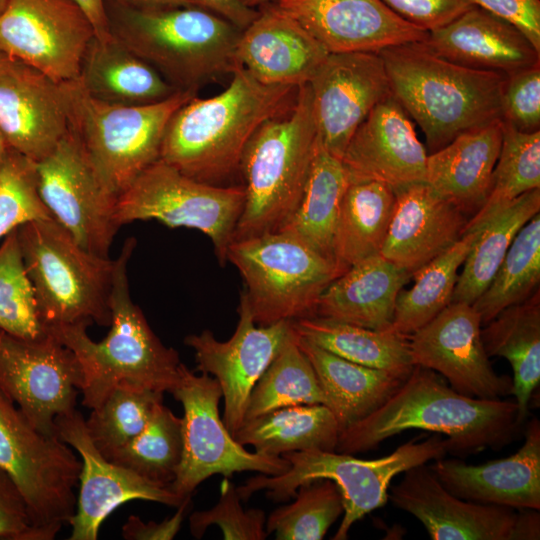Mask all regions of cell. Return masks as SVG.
Instances as JSON below:
<instances>
[{"label":"cell","instance_id":"obj_1","mask_svg":"<svg viewBox=\"0 0 540 540\" xmlns=\"http://www.w3.org/2000/svg\"><path fill=\"white\" fill-rule=\"evenodd\" d=\"M231 75L220 93L182 105L163 137L159 159L201 182L216 184L239 171L255 132L296 98L298 88L262 83L240 65Z\"/></svg>","mask_w":540,"mask_h":540},{"label":"cell","instance_id":"obj_2","mask_svg":"<svg viewBox=\"0 0 540 540\" xmlns=\"http://www.w3.org/2000/svg\"><path fill=\"white\" fill-rule=\"evenodd\" d=\"M518 426L515 401L463 395L435 371L415 365L382 406L340 432L335 451L365 452L405 430L421 429L445 435L448 452L463 455L507 444Z\"/></svg>","mask_w":540,"mask_h":540},{"label":"cell","instance_id":"obj_3","mask_svg":"<svg viewBox=\"0 0 540 540\" xmlns=\"http://www.w3.org/2000/svg\"><path fill=\"white\" fill-rule=\"evenodd\" d=\"M135 246V238H128L114 260L111 323L103 340H92L85 323L51 328L81 366L82 405L91 410L119 384L132 383L171 393L180 378L183 363L177 351L160 341L130 296L127 266Z\"/></svg>","mask_w":540,"mask_h":540},{"label":"cell","instance_id":"obj_4","mask_svg":"<svg viewBox=\"0 0 540 540\" xmlns=\"http://www.w3.org/2000/svg\"><path fill=\"white\" fill-rule=\"evenodd\" d=\"M379 54L392 95L417 122L433 152L463 132L501 119L507 75L458 65L420 42Z\"/></svg>","mask_w":540,"mask_h":540},{"label":"cell","instance_id":"obj_5","mask_svg":"<svg viewBox=\"0 0 540 540\" xmlns=\"http://www.w3.org/2000/svg\"><path fill=\"white\" fill-rule=\"evenodd\" d=\"M107 10L111 34L178 90H194L239 66V28L202 7Z\"/></svg>","mask_w":540,"mask_h":540},{"label":"cell","instance_id":"obj_6","mask_svg":"<svg viewBox=\"0 0 540 540\" xmlns=\"http://www.w3.org/2000/svg\"><path fill=\"white\" fill-rule=\"evenodd\" d=\"M316 144L311 90L304 84L291 108L260 126L244 150L239 171L245 202L233 240L275 231L291 215L302 196Z\"/></svg>","mask_w":540,"mask_h":540},{"label":"cell","instance_id":"obj_7","mask_svg":"<svg viewBox=\"0 0 540 540\" xmlns=\"http://www.w3.org/2000/svg\"><path fill=\"white\" fill-rule=\"evenodd\" d=\"M26 273L40 313L51 328L110 326L114 260L82 248L53 218L17 229Z\"/></svg>","mask_w":540,"mask_h":540},{"label":"cell","instance_id":"obj_8","mask_svg":"<svg viewBox=\"0 0 540 540\" xmlns=\"http://www.w3.org/2000/svg\"><path fill=\"white\" fill-rule=\"evenodd\" d=\"M69 128L77 136L105 188L118 198L152 163L173 114L197 96L179 90L143 105L106 103L91 97L79 80L70 82Z\"/></svg>","mask_w":540,"mask_h":540},{"label":"cell","instance_id":"obj_9","mask_svg":"<svg viewBox=\"0 0 540 540\" xmlns=\"http://www.w3.org/2000/svg\"><path fill=\"white\" fill-rule=\"evenodd\" d=\"M448 452L446 439L434 435L426 440H411L391 454L363 460L352 454L324 450L284 453L290 468L280 475H257L237 488L243 501L259 490L275 501L294 496L302 484L317 479H330L338 486L344 516L334 540H345L352 525L366 514L386 504L391 480L411 467L443 458Z\"/></svg>","mask_w":540,"mask_h":540},{"label":"cell","instance_id":"obj_10","mask_svg":"<svg viewBox=\"0 0 540 540\" xmlns=\"http://www.w3.org/2000/svg\"><path fill=\"white\" fill-rule=\"evenodd\" d=\"M226 259L239 270L242 293L261 326L315 316L321 294L341 275L335 263L277 230L233 240Z\"/></svg>","mask_w":540,"mask_h":540},{"label":"cell","instance_id":"obj_11","mask_svg":"<svg viewBox=\"0 0 540 540\" xmlns=\"http://www.w3.org/2000/svg\"><path fill=\"white\" fill-rule=\"evenodd\" d=\"M0 467L22 493L31 521L52 540L75 513L82 462L56 435L38 430L0 393Z\"/></svg>","mask_w":540,"mask_h":540},{"label":"cell","instance_id":"obj_12","mask_svg":"<svg viewBox=\"0 0 540 540\" xmlns=\"http://www.w3.org/2000/svg\"><path fill=\"white\" fill-rule=\"evenodd\" d=\"M245 202L243 185L223 187L195 180L158 159L118 196L115 221L156 220L170 228L199 230L211 240L221 265Z\"/></svg>","mask_w":540,"mask_h":540},{"label":"cell","instance_id":"obj_13","mask_svg":"<svg viewBox=\"0 0 540 540\" xmlns=\"http://www.w3.org/2000/svg\"><path fill=\"white\" fill-rule=\"evenodd\" d=\"M183 406V452L170 489L181 497L191 496L204 480L221 474L255 471L280 475L290 468L282 456L249 452L231 435L219 414L222 391L208 374H195L181 366L177 386L171 392Z\"/></svg>","mask_w":540,"mask_h":540},{"label":"cell","instance_id":"obj_14","mask_svg":"<svg viewBox=\"0 0 540 540\" xmlns=\"http://www.w3.org/2000/svg\"><path fill=\"white\" fill-rule=\"evenodd\" d=\"M35 165L39 194L53 219L82 248L109 257L120 228L115 221L117 197L105 188L70 128Z\"/></svg>","mask_w":540,"mask_h":540},{"label":"cell","instance_id":"obj_15","mask_svg":"<svg viewBox=\"0 0 540 540\" xmlns=\"http://www.w3.org/2000/svg\"><path fill=\"white\" fill-rule=\"evenodd\" d=\"M388 498L417 518L433 540L540 538L537 510L515 513L510 507L461 499L449 492L425 464L406 470Z\"/></svg>","mask_w":540,"mask_h":540},{"label":"cell","instance_id":"obj_16","mask_svg":"<svg viewBox=\"0 0 540 540\" xmlns=\"http://www.w3.org/2000/svg\"><path fill=\"white\" fill-rule=\"evenodd\" d=\"M83 382L74 353L52 333L40 340L0 329V393L38 430L55 434V418L75 408Z\"/></svg>","mask_w":540,"mask_h":540},{"label":"cell","instance_id":"obj_17","mask_svg":"<svg viewBox=\"0 0 540 540\" xmlns=\"http://www.w3.org/2000/svg\"><path fill=\"white\" fill-rule=\"evenodd\" d=\"M94 36L88 16L74 0H8L0 13V52L58 82L79 78Z\"/></svg>","mask_w":540,"mask_h":540},{"label":"cell","instance_id":"obj_18","mask_svg":"<svg viewBox=\"0 0 540 540\" xmlns=\"http://www.w3.org/2000/svg\"><path fill=\"white\" fill-rule=\"evenodd\" d=\"M239 320L230 339L219 341L210 330L185 337L193 349L197 370L214 376L224 400L223 422L234 437L244 422L250 394L292 331V321L257 325L243 293Z\"/></svg>","mask_w":540,"mask_h":540},{"label":"cell","instance_id":"obj_19","mask_svg":"<svg viewBox=\"0 0 540 540\" xmlns=\"http://www.w3.org/2000/svg\"><path fill=\"white\" fill-rule=\"evenodd\" d=\"M54 425L56 436L71 446L82 462L76 509L68 522L72 528L69 540H96L105 519L130 500L178 507L186 498L103 456L76 408L58 415Z\"/></svg>","mask_w":540,"mask_h":540},{"label":"cell","instance_id":"obj_20","mask_svg":"<svg viewBox=\"0 0 540 540\" xmlns=\"http://www.w3.org/2000/svg\"><path fill=\"white\" fill-rule=\"evenodd\" d=\"M308 85L318 140L340 160L370 111L392 94L376 52L329 53Z\"/></svg>","mask_w":540,"mask_h":540},{"label":"cell","instance_id":"obj_21","mask_svg":"<svg viewBox=\"0 0 540 540\" xmlns=\"http://www.w3.org/2000/svg\"><path fill=\"white\" fill-rule=\"evenodd\" d=\"M481 319L471 304L450 303L408 336L414 365L444 376L457 392L498 399L512 394V379L491 366L481 338Z\"/></svg>","mask_w":540,"mask_h":540},{"label":"cell","instance_id":"obj_22","mask_svg":"<svg viewBox=\"0 0 540 540\" xmlns=\"http://www.w3.org/2000/svg\"><path fill=\"white\" fill-rule=\"evenodd\" d=\"M70 82L0 52V132L11 149L38 162L69 129Z\"/></svg>","mask_w":540,"mask_h":540},{"label":"cell","instance_id":"obj_23","mask_svg":"<svg viewBox=\"0 0 540 540\" xmlns=\"http://www.w3.org/2000/svg\"><path fill=\"white\" fill-rule=\"evenodd\" d=\"M274 1L329 53H379L422 42L428 33L398 16L382 0Z\"/></svg>","mask_w":540,"mask_h":540},{"label":"cell","instance_id":"obj_24","mask_svg":"<svg viewBox=\"0 0 540 540\" xmlns=\"http://www.w3.org/2000/svg\"><path fill=\"white\" fill-rule=\"evenodd\" d=\"M427 156L408 114L391 94L356 129L341 162L349 180H374L396 191L425 182Z\"/></svg>","mask_w":540,"mask_h":540},{"label":"cell","instance_id":"obj_25","mask_svg":"<svg viewBox=\"0 0 540 540\" xmlns=\"http://www.w3.org/2000/svg\"><path fill=\"white\" fill-rule=\"evenodd\" d=\"M395 192V205L380 255L412 275L464 234L469 217L426 182Z\"/></svg>","mask_w":540,"mask_h":540},{"label":"cell","instance_id":"obj_26","mask_svg":"<svg viewBox=\"0 0 540 540\" xmlns=\"http://www.w3.org/2000/svg\"><path fill=\"white\" fill-rule=\"evenodd\" d=\"M453 495L468 501L540 509V423L533 418L525 440L509 457L479 465L457 459H437L430 467Z\"/></svg>","mask_w":540,"mask_h":540},{"label":"cell","instance_id":"obj_27","mask_svg":"<svg viewBox=\"0 0 540 540\" xmlns=\"http://www.w3.org/2000/svg\"><path fill=\"white\" fill-rule=\"evenodd\" d=\"M329 52L295 19L266 4L241 31L238 64L258 81L298 88L308 84Z\"/></svg>","mask_w":540,"mask_h":540},{"label":"cell","instance_id":"obj_28","mask_svg":"<svg viewBox=\"0 0 540 540\" xmlns=\"http://www.w3.org/2000/svg\"><path fill=\"white\" fill-rule=\"evenodd\" d=\"M421 45L461 66L510 75L540 63V52L512 23L474 5L428 31Z\"/></svg>","mask_w":540,"mask_h":540},{"label":"cell","instance_id":"obj_29","mask_svg":"<svg viewBox=\"0 0 540 540\" xmlns=\"http://www.w3.org/2000/svg\"><path fill=\"white\" fill-rule=\"evenodd\" d=\"M501 142V119L459 134L427 156L425 182L472 217L487 199Z\"/></svg>","mask_w":540,"mask_h":540},{"label":"cell","instance_id":"obj_30","mask_svg":"<svg viewBox=\"0 0 540 540\" xmlns=\"http://www.w3.org/2000/svg\"><path fill=\"white\" fill-rule=\"evenodd\" d=\"M413 275L380 254L342 273L321 294L315 316L372 330L391 329L396 300Z\"/></svg>","mask_w":540,"mask_h":540},{"label":"cell","instance_id":"obj_31","mask_svg":"<svg viewBox=\"0 0 540 540\" xmlns=\"http://www.w3.org/2000/svg\"><path fill=\"white\" fill-rule=\"evenodd\" d=\"M78 80L91 97L120 105L150 104L179 91L112 34L106 39L93 37Z\"/></svg>","mask_w":540,"mask_h":540},{"label":"cell","instance_id":"obj_32","mask_svg":"<svg viewBox=\"0 0 540 540\" xmlns=\"http://www.w3.org/2000/svg\"><path fill=\"white\" fill-rule=\"evenodd\" d=\"M297 342L316 373L341 431L382 406L410 374L351 362L298 334Z\"/></svg>","mask_w":540,"mask_h":540},{"label":"cell","instance_id":"obj_33","mask_svg":"<svg viewBox=\"0 0 540 540\" xmlns=\"http://www.w3.org/2000/svg\"><path fill=\"white\" fill-rule=\"evenodd\" d=\"M487 355L508 360L513 370L512 394L517 423L528 414L531 395L540 382V296L507 307L481 329Z\"/></svg>","mask_w":540,"mask_h":540},{"label":"cell","instance_id":"obj_34","mask_svg":"<svg viewBox=\"0 0 540 540\" xmlns=\"http://www.w3.org/2000/svg\"><path fill=\"white\" fill-rule=\"evenodd\" d=\"M395 205V192L374 180H349L333 237V258L344 273L380 254Z\"/></svg>","mask_w":540,"mask_h":540},{"label":"cell","instance_id":"obj_35","mask_svg":"<svg viewBox=\"0 0 540 540\" xmlns=\"http://www.w3.org/2000/svg\"><path fill=\"white\" fill-rule=\"evenodd\" d=\"M348 183L341 160L326 151L317 137L302 196L291 215L276 230L299 239L335 263L333 237Z\"/></svg>","mask_w":540,"mask_h":540},{"label":"cell","instance_id":"obj_36","mask_svg":"<svg viewBox=\"0 0 540 540\" xmlns=\"http://www.w3.org/2000/svg\"><path fill=\"white\" fill-rule=\"evenodd\" d=\"M341 429L322 404L288 406L246 420L234 438L256 452L281 456L304 450L335 451Z\"/></svg>","mask_w":540,"mask_h":540},{"label":"cell","instance_id":"obj_37","mask_svg":"<svg viewBox=\"0 0 540 540\" xmlns=\"http://www.w3.org/2000/svg\"><path fill=\"white\" fill-rule=\"evenodd\" d=\"M302 338L351 362L375 369L410 373L415 366L408 338L317 316L292 321Z\"/></svg>","mask_w":540,"mask_h":540},{"label":"cell","instance_id":"obj_38","mask_svg":"<svg viewBox=\"0 0 540 540\" xmlns=\"http://www.w3.org/2000/svg\"><path fill=\"white\" fill-rule=\"evenodd\" d=\"M539 212L540 189H534L516 198L478 230L451 303H474L492 281L516 234Z\"/></svg>","mask_w":540,"mask_h":540},{"label":"cell","instance_id":"obj_39","mask_svg":"<svg viewBox=\"0 0 540 540\" xmlns=\"http://www.w3.org/2000/svg\"><path fill=\"white\" fill-rule=\"evenodd\" d=\"M478 233H464L449 249L413 274V286L398 294L392 331L408 338L451 303L458 270Z\"/></svg>","mask_w":540,"mask_h":540},{"label":"cell","instance_id":"obj_40","mask_svg":"<svg viewBox=\"0 0 540 540\" xmlns=\"http://www.w3.org/2000/svg\"><path fill=\"white\" fill-rule=\"evenodd\" d=\"M534 189H540V130L524 132L502 121L501 148L487 199L468 220L464 233L480 230L516 198Z\"/></svg>","mask_w":540,"mask_h":540},{"label":"cell","instance_id":"obj_41","mask_svg":"<svg viewBox=\"0 0 540 540\" xmlns=\"http://www.w3.org/2000/svg\"><path fill=\"white\" fill-rule=\"evenodd\" d=\"M306 404L329 408L328 398L292 327L288 339L255 384L244 421L276 409Z\"/></svg>","mask_w":540,"mask_h":540},{"label":"cell","instance_id":"obj_42","mask_svg":"<svg viewBox=\"0 0 540 540\" xmlns=\"http://www.w3.org/2000/svg\"><path fill=\"white\" fill-rule=\"evenodd\" d=\"M540 214L516 234L488 287L472 304L483 325L539 290Z\"/></svg>","mask_w":540,"mask_h":540},{"label":"cell","instance_id":"obj_43","mask_svg":"<svg viewBox=\"0 0 540 540\" xmlns=\"http://www.w3.org/2000/svg\"><path fill=\"white\" fill-rule=\"evenodd\" d=\"M182 452V417L162 403L137 436L106 458L150 481L169 486L175 479Z\"/></svg>","mask_w":540,"mask_h":540},{"label":"cell","instance_id":"obj_44","mask_svg":"<svg viewBox=\"0 0 540 540\" xmlns=\"http://www.w3.org/2000/svg\"><path fill=\"white\" fill-rule=\"evenodd\" d=\"M163 392L132 383L115 387L85 419L90 438L108 456L137 436L156 408L163 403Z\"/></svg>","mask_w":540,"mask_h":540},{"label":"cell","instance_id":"obj_45","mask_svg":"<svg viewBox=\"0 0 540 540\" xmlns=\"http://www.w3.org/2000/svg\"><path fill=\"white\" fill-rule=\"evenodd\" d=\"M17 229L0 244V329L24 339L40 340L51 331L26 273Z\"/></svg>","mask_w":540,"mask_h":540},{"label":"cell","instance_id":"obj_46","mask_svg":"<svg viewBox=\"0 0 540 540\" xmlns=\"http://www.w3.org/2000/svg\"><path fill=\"white\" fill-rule=\"evenodd\" d=\"M294 496L266 520L268 534L275 533L278 540H321L344 512L341 492L330 479L302 484Z\"/></svg>","mask_w":540,"mask_h":540},{"label":"cell","instance_id":"obj_47","mask_svg":"<svg viewBox=\"0 0 540 540\" xmlns=\"http://www.w3.org/2000/svg\"><path fill=\"white\" fill-rule=\"evenodd\" d=\"M52 218L39 194L35 162L12 149L0 168V239L28 222Z\"/></svg>","mask_w":540,"mask_h":540},{"label":"cell","instance_id":"obj_48","mask_svg":"<svg viewBox=\"0 0 540 540\" xmlns=\"http://www.w3.org/2000/svg\"><path fill=\"white\" fill-rule=\"evenodd\" d=\"M237 488L229 480L221 484L219 501L210 509L193 512L189 517L192 536L202 538L211 525L218 526L226 540H264L265 513L261 509H244Z\"/></svg>","mask_w":540,"mask_h":540},{"label":"cell","instance_id":"obj_49","mask_svg":"<svg viewBox=\"0 0 540 540\" xmlns=\"http://www.w3.org/2000/svg\"><path fill=\"white\" fill-rule=\"evenodd\" d=\"M501 120L524 132L540 127V63L507 75Z\"/></svg>","mask_w":540,"mask_h":540},{"label":"cell","instance_id":"obj_50","mask_svg":"<svg viewBox=\"0 0 540 540\" xmlns=\"http://www.w3.org/2000/svg\"><path fill=\"white\" fill-rule=\"evenodd\" d=\"M0 539L46 540L34 527L25 499L10 475L0 467Z\"/></svg>","mask_w":540,"mask_h":540},{"label":"cell","instance_id":"obj_51","mask_svg":"<svg viewBox=\"0 0 540 540\" xmlns=\"http://www.w3.org/2000/svg\"><path fill=\"white\" fill-rule=\"evenodd\" d=\"M394 13L426 31L442 27L474 6L471 0H382Z\"/></svg>","mask_w":540,"mask_h":540},{"label":"cell","instance_id":"obj_52","mask_svg":"<svg viewBox=\"0 0 540 540\" xmlns=\"http://www.w3.org/2000/svg\"><path fill=\"white\" fill-rule=\"evenodd\" d=\"M472 3L515 25L540 52V0H471Z\"/></svg>","mask_w":540,"mask_h":540},{"label":"cell","instance_id":"obj_53","mask_svg":"<svg viewBox=\"0 0 540 540\" xmlns=\"http://www.w3.org/2000/svg\"><path fill=\"white\" fill-rule=\"evenodd\" d=\"M191 507V496H188L177 507L176 513L161 522H144L139 517L131 515L122 527V536L126 540H171L179 530Z\"/></svg>","mask_w":540,"mask_h":540},{"label":"cell","instance_id":"obj_54","mask_svg":"<svg viewBox=\"0 0 540 540\" xmlns=\"http://www.w3.org/2000/svg\"><path fill=\"white\" fill-rule=\"evenodd\" d=\"M197 6L226 19L240 30L245 29L258 11L243 5L240 0H192Z\"/></svg>","mask_w":540,"mask_h":540},{"label":"cell","instance_id":"obj_55","mask_svg":"<svg viewBox=\"0 0 540 540\" xmlns=\"http://www.w3.org/2000/svg\"><path fill=\"white\" fill-rule=\"evenodd\" d=\"M88 16L98 39L111 36L105 0H74Z\"/></svg>","mask_w":540,"mask_h":540},{"label":"cell","instance_id":"obj_56","mask_svg":"<svg viewBox=\"0 0 540 540\" xmlns=\"http://www.w3.org/2000/svg\"><path fill=\"white\" fill-rule=\"evenodd\" d=\"M113 5L133 9H161L196 5L192 0H112ZM197 6V5H196Z\"/></svg>","mask_w":540,"mask_h":540},{"label":"cell","instance_id":"obj_57","mask_svg":"<svg viewBox=\"0 0 540 540\" xmlns=\"http://www.w3.org/2000/svg\"><path fill=\"white\" fill-rule=\"evenodd\" d=\"M12 149L0 132V168Z\"/></svg>","mask_w":540,"mask_h":540},{"label":"cell","instance_id":"obj_58","mask_svg":"<svg viewBox=\"0 0 540 540\" xmlns=\"http://www.w3.org/2000/svg\"><path fill=\"white\" fill-rule=\"evenodd\" d=\"M271 1H274V0H240V2L249 7V8H252V9H255L257 7H260V6H264L266 4H268L269 2Z\"/></svg>","mask_w":540,"mask_h":540},{"label":"cell","instance_id":"obj_59","mask_svg":"<svg viewBox=\"0 0 540 540\" xmlns=\"http://www.w3.org/2000/svg\"><path fill=\"white\" fill-rule=\"evenodd\" d=\"M8 0H0V13L4 9Z\"/></svg>","mask_w":540,"mask_h":540}]
</instances>
